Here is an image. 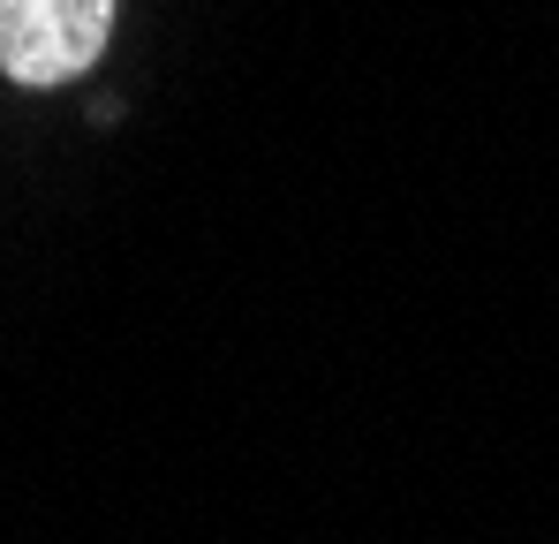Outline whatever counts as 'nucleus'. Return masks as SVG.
I'll use <instances>...</instances> for the list:
<instances>
[{
    "mask_svg": "<svg viewBox=\"0 0 559 544\" xmlns=\"http://www.w3.org/2000/svg\"><path fill=\"white\" fill-rule=\"evenodd\" d=\"M114 0H0V76L46 91L76 84L106 54Z\"/></svg>",
    "mask_w": 559,
    "mask_h": 544,
    "instance_id": "f257e3e1",
    "label": "nucleus"
}]
</instances>
